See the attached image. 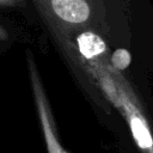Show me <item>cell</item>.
Instances as JSON below:
<instances>
[{"label": "cell", "instance_id": "6da1fadb", "mask_svg": "<svg viewBox=\"0 0 153 153\" xmlns=\"http://www.w3.org/2000/svg\"><path fill=\"white\" fill-rule=\"evenodd\" d=\"M29 65H30L29 69H30L32 91L35 96V103H36V109H37V115H38V121L41 126L45 153H69V151L62 143L59 131L56 129L49 102L45 97L44 90L42 87V84L38 78V73L36 71L35 62L32 59H29Z\"/></svg>", "mask_w": 153, "mask_h": 153}, {"label": "cell", "instance_id": "7a4b0ae2", "mask_svg": "<svg viewBox=\"0 0 153 153\" xmlns=\"http://www.w3.org/2000/svg\"><path fill=\"white\" fill-rule=\"evenodd\" d=\"M50 4L55 14L67 23H84L91 14L86 0H51Z\"/></svg>", "mask_w": 153, "mask_h": 153}, {"label": "cell", "instance_id": "3957f363", "mask_svg": "<svg viewBox=\"0 0 153 153\" xmlns=\"http://www.w3.org/2000/svg\"><path fill=\"white\" fill-rule=\"evenodd\" d=\"M78 49L85 59H93L102 55L106 50V44L104 39L90 31L82 32L76 38Z\"/></svg>", "mask_w": 153, "mask_h": 153}, {"label": "cell", "instance_id": "277c9868", "mask_svg": "<svg viewBox=\"0 0 153 153\" xmlns=\"http://www.w3.org/2000/svg\"><path fill=\"white\" fill-rule=\"evenodd\" d=\"M131 62V55L130 53L124 48L116 49L111 55V65L118 71L126 69Z\"/></svg>", "mask_w": 153, "mask_h": 153}, {"label": "cell", "instance_id": "5b68a950", "mask_svg": "<svg viewBox=\"0 0 153 153\" xmlns=\"http://www.w3.org/2000/svg\"><path fill=\"white\" fill-rule=\"evenodd\" d=\"M7 38V32L0 26V39H6Z\"/></svg>", "mask_w": 153, "mask_h": 153}]
</instances>
